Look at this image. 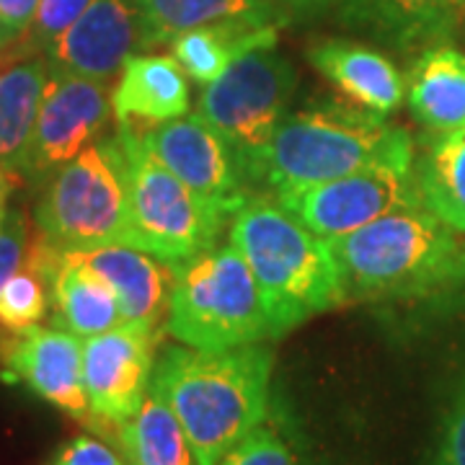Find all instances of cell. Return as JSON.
<instances>
[{"instance_id": "obj_1", "label": "cell", "mask_w": 465, "mask_h": 465, "mask_svg": "<svg viewBox=\"0 0 465 465\" xmlns=\"http://www.w3.org/2000/svg\"><path fill=\"white\" fill-rule=\"evenodd\" d=\"M272 351L264 344L207 349L171 347L155 365L150 388L182 421L197 465L223 458L264 424Z\"/></svg>"}, {"instance_id": "obj_2", "label": "cell", "mask_w": 465, "mask_h": 465, "mask_svg": "<svg viewBox=\"0 0 465 465\" xmlns=\"http://www.w3.org/2000/svg\"><path fill=\"white\" fill-rule=\"evenodd\" d=\"M344 302L419 298L465 280V243L424 207L396 210L329 238Z\"/></svg>"}, {"instance_id": "obj_3", "label": "cell", "mask_w": 465, "mask_h": 465, "mask_svg": "<svg viewBox=\"0 0 465 465\" xmlns=\"http://www.w3.org/2000/svg\"><path fill=\"white\" fill-rule=\"evenodd\" d=\"M391 158H414L411 134L388 124L385 116L333 101L284 116L264 148L251 155L249 168L251 179L274 189L277 197Z\"/></svg>"}, {"instance_id": "obj_4", "label": "cell", "mask_w": 465, "mask_h": 465, "mask_svg": "<svg viewBox=\"0 0 465 465\" xmlns=\"http://www.w3.org/2000/svg\"><path fill=\"white\" fill-rule=\"evenodd\" d=\"M231 241L256 277L274 339L344 302L326 241L277 197H251L232 215Z\"/></svg>"}, {"instance_id": "obj_5", "label": "cell", "mask_w": 465, "mask_h": 465, "mask_svg": "<svg viewBox=\"0 0 465 465\" xmlns=\"http://www.w3.org/2000/svg\"><path fill=\"white\" fill-rule=\"evenodd\" d=\"M166 331L207 351L274 339L264 298L241 251L225 243L173 264Z\"/></svg>"}, {"instance_id": "obj_6", "label": "cell", "mask_w": 465, "mask_h": 465, "mask_svg": "<svg viewBox=\"0 0 465 465\" xmlns=\"http://www.w3.org/2000/svg\"><path fill=\"white\" fill-rule=\"evenodd\" d=\"M39 235L54 249L133 246L130 173L119 137H104L75 155L36 202Z\"/></svg>"}, {"instance_id": "obj_7", "label": "cell", "mask_w": 465, "mask_h": 465, "mask_svg": "<svg viewBox=\"0 0 465 465\" xmlns=\"http://www.w3.org/2000/svg\"><path fill=\"white\" fill-rule=\"evenodd\" d=\"M116 137L127 153L134 249L171 264L213 249L228 217L171 173L140 134L119 130Z\"/></svg>"}, {"instance_id": "obj_8", "label": "cell", "mask_w": 465, "mask_h": 465, "mask_svg": "<svg viewBox=\"0 0 465 465\" xmlns=\"http://www.w3.org/2000/svg\"><path fill=\"white\" fill-rule=\"evenodd\" d=\"M298 73L274 47L238 57L217 81L204 85L200 114L228 134L251 161L264 148L290 112Z\"/></svg>"}, {"instance_id": "obj_9", "label": "cell", "mask_w": 465, "mask_h": 465, "mask_svg": "<svg viewBox=\"0 0 465 465\" xmlns=\"http://www.w3.org/2000/svg\"><path fill=\"white\" fill-rule=\"evenodd\" d=\"M292 217L318 238H341L396 210L421 207L414 158H391L333 182L277 194Z\"/></svg>"}, {"instance_id": "obj_10", "label": "cell", "mask_w": 465, "mask_h": 465, "mask_svg": "<svg viewBox=\"0 0 465 465\" xmlns=\"http://www.w3.org/2000/svg\"><path fill=\"white\" fill-rule=\"evenodd\" d=\"M137 134L171 173L225 217L235 215L251 200L249 158L200 112Z\"/></svg>"}, {"instance_id": "obj_11", "label": "cell", "mask_w": 465, "mask_h": 465, "mask_svg": "<svg viewBox=\"0 0 465 465\" xmlns=\"http://www.w3.org/2000/svg\"><path fill=\"white\" fill-rule=\"evenodd\" d=\"M112 114L114 106L106 94V84L50 67V81L36 114L32 140L16 171L34 182L52 179L88 145L99 143Z\"/></svg>"}, {"instance_id": "obj_12", "label": "cell", "mask_w": 465, "mask_h": 465, "mask_svg": "<svg viewBox=\"0 0 465 465\" xmlns=\"http://www.w3.org/2000/svg\"><path fill=\"white\" fill-rule=\"evenodd\" d=\"M155 326L140 321H122L84 339V382L94 421L122 427L140 411L155 372Z\"/></svg>"}, {"instance_id": "obj_13", "label": "cell", "mask_w": 465, "mask_h": 465, "mask_svg": "<svg viewBox=\"0 0 465 465\" xmlns=\"http://www.w3.org/2000/svg\"><path fill=\"white\" fill-rule=\"evenodd\" d=\"M54 259H67L94 269L114 287L124 321H140L158 326L166 316L173 290V264H158L155 256L134 246H94V249H54L42 235L36 238L26 264H45Z\"/></svg>"}, {"instance_id": "obj_14", "label": "cell", "mask_w": 465, "mask_h": 465, "mask_svg": "<svg viewBox=\"0 0 465 465\" xmlns=\"http://www.w3.org/2000/svg\"><path fill=\"white\" fill-rule=\"evenodd\" d=\"M3 362L8 372L29 385L42 401L73 419L91 421V403L84 382L81 336L65 329H42L8 333Z\"/></svg>"}, {"instance_id": "obj_15", "label": "cell", "mask_w": 465, "mask_h": 465, "mask_svg": "<svg viewBox=\"0 0 465 465\" xmlns=\"http://www.w3.org/2000/svg\"><path fill=\"white\" fill-rule=\"evenodd\" d=\"M134 50H140L134 0H91L81 18L52 42L47 63L52 70L109 84Z\"/></svg>"}, {"instance_id": "obj_16", "label": "cell", "mask_w": 465, "mask_h": 465, "mask_svg": "<svg viewBox=\"0 0 465 465\" xmlns=\"http://www.w3.org/2000/svg\"><path fill=\"white\" fill-rule=\"evenodd\" d=\"M339 24L391 50L442 45L465 21V0H341Z\"/></svg>"}, {"instance_id": "obj_17", "label": "cell", "mask_w": 465, "mask_h": 465, "mask_svg": "<svg viewBox=\"0 0 465 465\" xmlns=\"http://www.w3.org/2000/svg\"><path fill=\"white\" fill-rule=\"evenodd\" d=\"M308 63L339 88V94L378 116L393 114L406 99V78L381 50L354 39H318L308 47Z\"/></svg>"}, {"instance_id": "obj_18", "label": "cell", "mask_w": 465, "mask_h": 465, "mask_svg": "<svg viewBox=\"0 0 465 465\" xmlns=\"http://www.w3.org/2000/svg\"><path fill=\"white\" fill-rule=\"evenodd\" d=\"M176 57L130 54L119 73L112 106L119 130H150L189 112V84Z\"/></svg>"}, {"instance_id": "obj_19", "label": "cell", "mask_w": 465, "mask_h": 465, "mask_svg": "<svg viewBox=\"0 0 465 465\" xmlns=\"http://www.w3.org/2000/svg\"><path fill=\"white\" fill-rule=\"evenodd\" d=\"M140 18V50L171 45L182 32L210 24L284 26L274 0H134Z\"/></svg>"}, {"instance_id": "obj_20", "label": "cell", "mask_w": 465, "mask_h": 465, "mask_svg": "<svg viewBox=\"0 0 465 465\" xmlns=\"http://www.w3.org/2000/svg\"><path fill=\"white\" fill-rule=\"evenodd\" d=\"M406 101L414 119L434 137L465 127V54L434 45L414 60L406 75Z\"/></svg>"}, {"instance_id": "obj_21", "label": "cell", "mask_w": 465, "mask_h": 465, "mask_svg": "<svg viewBox=\"0 0 465 465\" xmlns=\"http://www.w3.org/2000/svg\"><path fill=\"white\" fill-rule=\"evenodd\" d=\"M26 266L36 269L52 284L54 323L60 329L81 339H91L124 321L114 287L94 269L67 259Z\"/></svg>"}, {"instance_id": "obj_22", "label": "cell", "mask_w": 465, "mask_h": 465, "mask_svg": "<svg viewBox=\"0 0 465 465\" xmlns=\"http://www.w3.org/2000/svg\"><path fill=\"white\" fill-rule=\"evenodd\" d=\"M282 26H256V24H210L182 32L171 50L183 73L200 85L217 81L228 67L246 52L259 47H277Z\"/></svg>"}, {"instance_id": "obj_23", "label": "cell", "mask_w": 465, "mask_h": 465, "mask_svg": "<svg viewBox=\"0 0 465 465\" xmlns=\"http://www.w3.org/2000/svg\"><path fill=\"white\" fill-rule=\"evenodd\" d=\"M47 81L50 63L42 57L24 60L0 73V166L18 168L32 140Z\"/></svg>"}, {"instance_id": "obj_24", "label": "cell", "mask_w": 465, "mask_h": 465, "mask_svg": "<svg viewBox=\"0 0 465 465\" xmlns=\"http://www.w3.org/2000/svg\"><path fill=\"white\" fill-rule=\"evenodd\" d=\"M119 445L127 465H197L182 421L153 388L140 411L119 427Z\"/></svg>"}, {"instance_id": "obj_25", "label": "cell", "mask_w": 465, "mask_h": 465, "mask_svg": "<svg viewBox=\"0 0 465 465\" xmlns=\"http://www.w3.org/2000/svg\"><path fill=\"white\" fill-rule=\"evenodd\" d=\"M416 192L424 210L465 232V127L430 145L416 166Z\"/></svg>"}, {"instance_id": "obj_26", "label": "cell", "mask_w": 465, "mask_h": 465, "mask_svg": "<svg viewBox=\"0 0 465 465\" xmlns=\"http://www.w3.org/2000/svg\"><path fill=\"white\" fill-rule=\"evenodd\" d=\"M47 280L32 266H21L0 287V331L21 333L39 326L47 316Z\"/></svg>"}, {"instance_id": "obj_27", "label": "cell", "mask_w": 465, "mask_h": 465, "mask_svg": "<svg viewBox=\"0 0 465 465\" xmlns=\"http://www.w3.org/2000/svg\"><path fill=\"white\" fill-rule=\"evenodd\" d=\"M88 5H91V0H39L32 26L21 36L24 47L47 52L52 42L60 34H65Z\"/></svg>"}, {"instance_id": "obj_28", "label": "cell", "mask_w": 465, "mask_h": 465, "mask_svg": "<svg viewBox=\"0 0 465 465\" xmlns=\"http://www.w3.org/2000/svg\"><path fill=\"white\" fill-rule=\"evenodd\" d=\"M220 465H298V460L277 434L259 427L238 442Z\"/></svg>"}, {"instance_id": "obj_29", "label": "cell", "mask_w": 465, "mask_h": 465, "mask_svg": "<svg viewBox=\"0 0 465 465\" xmlns=\"http://www.w3.org/2000/svg\"><path fill=\"white\" fill-rule=\"evenodd\" d=\"M432 465H465V382L442 414Z\"/></svg>"}, {"instance_id": "obj_30", "label": "cell", "mask_w": 465, "mask_h": 465, "mask_svg": "<svg viewBox=\"0 0 465 465\" xmlns=\"http://www.w3.org/2000/svg\"><path fill=\"white\" fill-rule=\"evenodd\" d=\"M29 256V228L18 210H8L0 225V287L26 264Z\"/></svg>"}, {"instance_id": "obj_31", "label": "cell", "mask_w": 465, "mask_h": 465, "mask_svg": "<svg viewBox=\"0 0 465 465\" xmlns=\"http://www.w3.org/2000/svg\"><path fill=\"white\" fill-rule=\"evenodd\" d=\"M50 465H127L114 450L94 437H75L57 450Z\"/></svg>"}, {"instance_id": "obj_32", "label": "cell", "mask_w": 465, "mask_h": 465, "mask_svg": "<svg viewBox=\"0 0 465 465\" xmlns=\"http://www.w3.org/2000/svg\"><path fill=\"white\" fill-rule=\"evenodd\" d=\"M36 8L39 0H0V29L8 45L29 32Z\"/></svg>"}, {"instance_id": "obj_33", "label": "cell", "mask_w": 465, "mask_h": 465, "mask_svg": "<svg viewBox=\"0 0 465 465\" xmlns=\"http://www.w3.org/2000/svg\"><path fill=\"white\" fill-rule=\"evenodd\" d=\"M341 0H274L287 24H308L331 14Z\"/></svg>"}, {"instance_id": "obj_34", "label": "cell", "mask_w": 465, "mask_h": 465, "mask_svg": "<svg viewBox=\"0 0 465 465\" xmlns=\"http://www.w3.org/2000/svg\"><path fill=\"white\" fill-rule=\"evenodd\" d=\"M16 171L8 166H0V210H5V202L8 197L14 194V189H16Z\"/></svg>"}, {"instance_id": "obj_35", "label": "cell", "mask_w": 465, "mask_h": 465, "mask_svg": "<svg viewBox=\"0 0 465 465\" xmlns=\"http://www.w3.org/2000/svg\"><path fill=\"white\" fill-rule=\"evenodd\" d=\"M5 45H8V39H5V36H3V29H0V50H3V47H5Z\"/></svg>"}, {"instance_id": "obj_36", "label": "cell", "mask_w": 465, "mask_h": 465, "mask_svg": "<svg viewBox=\"0 0 465 465\" xmlns=\"http://www.w3.org/2000/svg\"><path fill=\"white\" fill-rule=\"evenodd\" d=\"M5 213H8V210H0V225H3V217H5Z\"/></svg>"}]
</instances>
